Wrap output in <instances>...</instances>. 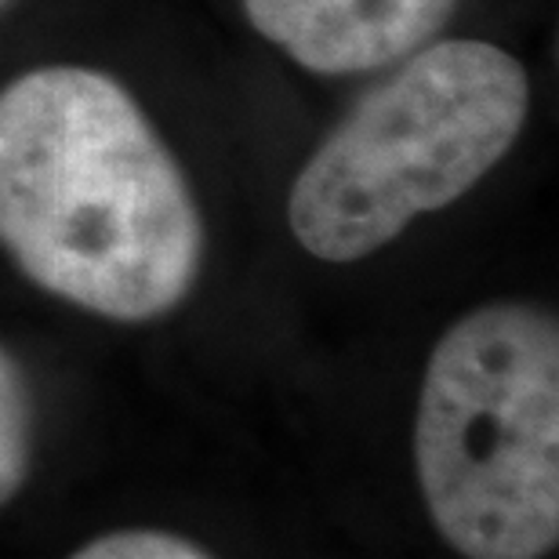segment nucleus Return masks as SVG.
Returning <instances> with one entry per match:
<instances>
[{
    "label": "nucleus",
    "instance_id": "1",
    "mask_svg": "<svg viewBox=\"0 0 559 559\" xmlns=\"http://www.w3.org/2000/svg\"><path fill=\"white\" fill-rule=\"evenodd\" d=\"M0 248L48 295L139 323L197 284L204 222L124 84L40 66L0 92Z\"/></svg>",
    "mask_w": 559,
    "mask_h": 559
},
{
    "label": "nucleus",
    "instance_id": "2",
    "mask_svg": "<svg viewBox=\"0 0 559 559\" xmlns=\"http://www.w3.org/2000/svg\"><path fill=\"white\" fill-rule=\"evenodd\" d=\"M527 106V70L498 44L418 48L301 167L290 233L320 262L382 251L418 215L465 197L516 145Z\"/></svg>",
    "mask_w": 559,
    "mask_h": 559
},
{
    "label": "nucleus",
    "instance_id": "3",
    "mask_svg": "<svg viewBox=\"0 0 559 559\" xmlns=\"http://www.w3.org/2000/svg\"><path fill=\"white\" fill-rule=\"evenodd\" d=\"M415 465L457 556L542 559L559 542V331L498 301L436 342L421 378Z\"/></svg>",
    "mask_w": 559,
    "mask_h": 559
},
{
    "label": "nucleus",
    "instance_id": "4",
    "mask_svg": "<svg viewBox=\"0 0 559 559\" xmlns=\"http://www.w3.org/2000/svg\"><path fill=\"white\" fill-rule=\"evenodd\" d=\"M457 0H243L251 26L312 73H367L425 48Z\"/></svg>",
    "mask_w": 559,
    "mask_h": 559
},
{
    "label": "nucleus",
    "instance_id": "5",
    "mask_svg": "<svg viewBox=\"0 0 559 559\" xmlns=\"http://www.w3.org/2000/svg\"><path fill=\"white\" fill-rule=\"evenodd\" d=\"M33 451V400L22 367L0 345V506L26 484Z\"/></svg>",
    "mask_w": 559,
    "mask_h": 559
},
{
    "label": "nucleus",
    "instance_id": "6",
    "mask_svg": "<svg viewBox=\"0 0 559 559\" xmlns=\"http://www.w3.org/2000/svg\"><path fill=\"white\" fill-rule=\"evenodd\" d=\"M70 559H211L193 542L167 531H114L84 545Z\"/></svg>",
    "mask_w": 559,
    "mask_h": 559
},
{
    "label": "nucleus",
    "instance_id": "7",
    "mask_svg": "<svg viewBox=\"0 0 559 559\" xmlns=\"http://www.w3.org/2000/svg\"><path fill=\"white\" fill-rule=\"evenodd\" d=\"M0 4H4V0H0Z\"/></svg>",
    "mask_w": 559,
    "mask_h": 559
}]
</instances>
